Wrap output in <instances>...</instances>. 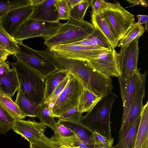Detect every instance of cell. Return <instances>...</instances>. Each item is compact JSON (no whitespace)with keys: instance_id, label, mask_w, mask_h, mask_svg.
Masks as SVG:
<instances>
[{"instance_id":"1","label":"cell","mask_w":148,"mask_h":148,"mask_svg":"<svg viewBox=\"0 0 148 148\" xmlns=\"http://www.w3.org/2000/svg\"><path fill=\"white\" fill-rule=\"evenodd\" d=\"M59 69H66L76 78L83 87L102 97L112 92L113 88L111 77L94 68L87 61L64 58L55 56Z\"/></svg>"},{"instance_id":"2","label":"cell","mask_w":148,"mask_h":148,"mask_svg":"<svg viewBox=\"0 0 148 148\" xmlns=\"http://www.w3.org/2000/svg\"><path fill=\"white\" fill-rule=\"evenodd\" d=\"M118 96L111 92L100 100L80 120L82 126L91 134L94 131L108 139L112 137L110 118L113 103Z\"/></svg>"},{"instance_id":"3","label":"cell","mask_w":148,"mask_h":148,"mask_svg":"<svg viewBox=\"0 0 148 148\" xmlns=\"http://www.w3.org/2000/svg\"><path fill=\"white\" fill-rule=\"evenodd\" d=\"M15 69L21 90L33 103L42 105L44 101L45 79L36 71L18 61L12 63Z\"/></svg>"},{"instance_id":"4","label":"cell","mask_w":148,"mask_h":148,"mask_svg":"<svg viewBox=\"0 0 148 148\" xmlns=\"http://www.w3.org/2000/svg\"><path fill=\"white\" fill-rule=\"evenodd\" d=\"M95 29L88 22L70 17L55 34L45 40L44 44L49 48L56 45L72 44L85 39Z\"/></svg>"},{"instance_id":"5","label":"cell","mask_w":148,"mask_h":148,"mask_svg":"<svg viewBox=\"0 0 148 148\" xmlns=\"http://www.w3.org/2000/svg\"><path fill=\"white\" fill-rule=\"evenodd\" d=\"M108 7L102 13L111 31L119 41L125 36L134 23V15L126 10L119 2H108Z\"/></svg>"},{"instance_id":"6","label":"cell","mask_w":148,"mask_h":148,"mask_svg":"<svg viewBox=\"0 0 148 148\" xmlns=\"http://www.w3.org/2000/svg\"><path fill=\"white\" fill-rule=\"evenodd\" d=\"M17 44L19 51L13 55L17 61L36 71L44 79L59 69L53 62L38 51L26 46L23 42Z\"/></svg>"},{"instance_id":"7","label":"cell","mask_w":148,"mask_h":148,"mask_svg":"<svg viewBox=\"0 0 148 148\" xmlns=\"http://www.w3.org/2000/svg\"><path fill=\"white\" fill-rule=\"evenodd\" d=\"M138 37L127 46L121 48L117 58L120 72L119 78L121 97L123 95L126 80L139 71L138 61L139 53Z\"/></svg>"},{"instance_id":"8","label":"cell","mask_w":148,"mask_h":148,"mask_svg":"<svg viewBox=\"0 0 148 148\" xmlns=\"http://www.w3.org/2000/svg\"><path fill=\"white\" fill-rule=\"evenodd\" d=\"M63 24L59 21L48 22L28 18L20 26L12 37L18 43L36 37H42L45 40L55 34Z\"/></svg>"},{"instance_id":"9","label":"cell","mask_w":148,"mask_h":148,"mask_svg":"<svg viewBox=\"0 0 148 148\" xmlns=\"http://www.w3.org/2000/svg\"><path fill=\"white\" fill-rule=\"evenodd\" d=\"M47 49L57 56L85 61L96 58L110 50L98 45H80L73 44L58 45Z\"/></svg>"},{"instance_id":"10","label":"cell","mask_w":148,"mask_h":148,"mask_svg":"<svg viewBox=\"0 0 148 148\" xmlns=\"http://www.w3.org/2000/svg\"><path fill=\"white\" fill-rule=\"evenodd\" d=\"M69 74L68 82L52 108V115L54 117L58 118L77 105L83 87L76 78Z\"/></svg>"},{"instance_id":"11","label":"cell","mask_w":148,"mask_h":148,"mask_svg":"<svg viewBox=\"0 0 148 148\" xmlns=\"http://www.w3.org/2000/svg\"><path fill=\"white\" fill-rule=\"evenodd\" d=\"M147 74L146 71L141 74L135 88L130 107L125 120L122 123L119 133L118 138L121 136L140 116L145 96V83Z\"/></svg>"},{"instance_id":"12","label":"cell","mask_w":148,"mask_h":148,"mask_svg":"<svg viewBox=\"0 0 148 148\" xmlns=\"http://www.w3.org/2000/svg\"><path fill=\"white\" fill-rule=\"evenodd\" d=\"M117 54L114 49H111L103 53L96 58L87 62L103 75L110 77H119L120 74Z\"/></svg>"},{"instance_id":"13","label":"cell","mask_w":148,"mask_h":148,"mask_svg":"<svg viewBox=\"0 0 148 148\" xmlns=\"http://www.w3.org/2000/svg\"><path fill=\"white\" fill-rule=\"evenodd\" d=\"M32 10L31 5L13 10L0 19V23L5 30L12 37L20 26L29 18Z\"/></svg>"},{"instance_id":"14","label":"cell","mask_w":148,"mask_h":148,"mask_svg":"<svg viewBox=\"0 0 148 148\" xmlns=\"http://www.w3.org/2000/svg\"><path fill=\"white\" fill-rule=\"evenodd\" d=\"M47 128L40 123L30 120L15 119L12 129L29 142L40 138Z\"/></svg>"},{"instance_id":"15","label":"cell","mask_w":148,"mask_h":148,"mask_svg":"<svg viewBox=\"0 0 148 148\" xmlns=\"http://www.w3.org/2000/svg\"><path fill=\"white\" fill-rule=\"evenodd\" d=\"M56 1L43 0L38 5L32 7V12L29 18L48 22L59 21L54 5Z\"/></svg>"},{"instance_id":"16","label":"cell","mask_w":148,"mask_h":148,"mask_svg":"<svg viewBox=\"0 0 148 148\" xmlns=\"http://www.w3.org/2000/svg\"><path fill=\"white\" fill-rule=\"evenodd\" d=\"M54 132L50 138L60 148H73L78 146L75 134L61 123L57 122Z\"/></svg>"},{"instance_id":"17","label":"cell","mask_w":148,"mask_h":148,"mask_svg":"<svg viewBox=\"0 0 148 148\" xmlns=\"http://www.w3.org/2000/svg\"><path fill=\"white\" fill-rule=\"evenodd\" d=\"M141 119L132 148H148V101L143 106Z\"/></svg>"},{"instance_id":"18","label":"cell","mask_w":148,"mask_h":148,"mask_svg":"<svg viewBox=\"0 0 148 148\" xmlns=\"http://www.w3.org/2000/svg\"><path fill=\"white\" fill-rule=\"evenodd\" d=\"M141 73L139 71L130 77L126 81L124 93L122 99L123 103V112L122 122L125 120L128 114L137 82Z\"/></svg>"},{"instance_id":"19","label":"cell","mask_w":148,"mask_h":148,"mask_svg":"<svg viewBox=\"0 0 148 148\" xmlns=\"http://www.w3.org/2000/svg\"><path fill=\"white\" fill-rule=\"evenodd\" d=\"M15 102L26 117H37L42 105L33 103L28 99L23 94L19 82Z\"/></svg>"},{"instance_id":"20","label":"cell","mask_w":148,"mask_h":148,"mask_svg":"<svg viewBox=\"0 0 148 148\" xmlns=\"http://www.w3.org/2000/svg\"><path fill=\"white\" fill-rule=\"evenodd\" d=\"M12 68L5 74L0 76V89L12 97L19 87V81L15 68Z\"/></svg>"},{"instance_id":"21","label":"cell","mask_w":148,"mask_h":148,"mask_svg":"<svg viewBox=\"0 0 148 148\" xmlns=\"http://www.w3.org/2000/svg\"><path fill=\"white\" fill-rule=\"evenodd\" d=\"M91 21L95 28L99 30L109 42L112 49H114L118 45L119 41L111 31L102 13H92Z\"/></svg>"},{"instance_id":"22","label":"cell","mask_w":148,"mask_h":148,"mask_svg":"<svg viewBox=\"0 0 148 148\" xmlns=\"http://www.w3.org/2000/svg\"><path fill=\"white\" fill-rule=\"evenodd\" d=\"M66 69H59L47 76L45 79L46 87L44 101L45 103L49 97L60 83L68 75Z\"/></svg>"},{"instance_id":"23","label":"cell","mask_w":148,"mask_h":148,"mask_svg":"<svg viewBox=\"0 0 148 148\" xmlns=\"http://www.w3.org/2000/svg\"><path fill=\"white\" fill-rule=\"evenodd\" d=\"M140 115L119 137L117 144L111 148H132L139 125Z\"/></svg>"},{"instance_id":"24","label":"cell","mask_w":148,"mask_h":148,"mask_svg":"<svg viewBox=\"0 0 148 148\" xmlns=\"http://www.w3.org/2000/svg\"><path fill=\"white\" fill-rule=\"evenodd\" d=\"M101 98L83 87L78 100V111L82 113L88 112Z\"/></svg>"},{"instance_id":"25","label":"cell","mask_w":148,"mask_h":148,"mask_svg":"<svg viewBox=\"0 0 148 148\" xmlns=\"http://www.w3.org/2000/svg\"><path fill=\"white\" fill-rule=\"evenodd\" d=\"M0 106L15 119H23L26 117L12 98L0 89Z\"/></svg>"},{"instance_id":"26","label":"cell","mask_w":148,"mask_h":148,"mask_svg":"<svg viewBox=\"0 0 148 148\" xmlns=\"http://www.w3.org/2000/svg\"><path fill=\"white\" fill-rule=\"evenodd\" d=\"M145 30L142 25L137 23H134L125 36L120 40L118 46L121 48L128 45L136 38L142 36Z\"/></svg>"},{"instance_id":"27","label":"cell","mask_w":148,"mask_h":148,"mask_svg":"<svg viewBox=\"0 0 148 148\" xmlns=\"http://www.w3.org/2000/svg\"><path fill=\"white\" fill-rule=\"evenodd\" d=\"M59 122L71 130L82 141L90 148H92L93 144L91 140L89 132L81 125H77L67 122L61 121Z\"/></svg>"},{"instance_id":"28","label":"cell","mask_w":148,"mask_h":148,"mask_svg":"<svg viewBox=\"0 0 148 148\" xmlns=\"http://www.w3.org/2000/svg\"><path fill=\"white\" fill-rule=\"evenodd\" d=\"M29 5L30 0H0V19L13 10Z\"/></svg>"},{"instance_id":"29","label":"cell","mask_w":148,"mask_h":148,"mask_svg":"<svg viewBox=\"0 0 148 148\" xmlns=\"http://www.w3.org/2000/svg\"><path fill=\"white\" fill-rule=\"evenodd\" d=\"M37 117L38 118L40 123L50 128L54 131L57 122L55 117L52 116V111L47 103H44L42 104Z\"/></svg>"},{"instance_id":"30","label":"cell","mask_w":148,"mask_h":148,"mask_svg":"<svg viewBox=\"0 0 148 148\" xmlns=\"http://www.w3.org/2000/svg\"><path fill=\"white\" fill-rule=\"evenodd\" d=\"M0 45L14 55L19 51L17 43L3 29L0 23Z\"/></svg>"},{"instance_id":"31","label":"cell","mask_w":148,"mask_h":148,"mask_svg":"<svg viewBox=\"0 0 148 148\" xmlns=\"http://www.w3.org/2000/svg\"><path fill=\"white\" fill-rule=\"evenodd\" d=\"M89 41L92 45H98L105 49H112L108 40L98 29L95 28L93 32L85 38Z\"/></svg>"},{"instance_id":"32","label":"cell","mask_w":148,"mask_h":148,"mask_svg":"<svg viewBox=\"0 0 148 148\" xmlns=\"http://www.w3.org/2000/svg\"><path fill=\"white\" fill-rule=\"evenodd\" d=\"M82 116V113L78 111L76 106L62 114L58 117V121H66L81 125L80 120Z\"/></svg>"},{"instance_id":"33","label":"cell","mask_w":148,"mask_h":148,"mask_svg":"<svg viewBox=\"0 0 148 148\" xmlns=\"http://www.w3.org/2000/svg\"><path fill=\"white\" fill-rule=\"evenodd\" d=\"M90 5L89 1L83 0L71 8L70 13V17L78 21L84 20V18L86 11Z\"/></svg>"},{"instance_id":"34","label":"cell","mask_w":148,"mask_h":148,"mask_svg":"<svg viewBox=\"0 0 148 148\" xmlns=\"http://www.w3.org/2000/svg\"><path fill=\"white\" fill-rule=\"evenodd\" d=\"M15 120L0 106V133L5 134L12 129Z\"/></svg>"},{"instance_id":"35","label":"cell","mask_w":148,"mask_h":148,"mask_svg":"<svg viewBox=\"0 0 148 148\" xmlns=\"http://www.w3.org/2000/svg\"><path fill=\"white\" fill-rule=\"evenodd\" d=\"M70 74L60 83L49 97L45 103H47L49 108L52 109L60 94L66 85L69 79Z\"/></svg>"},{"instance_id":"36","label":"cell","mask_w":148,"mask_h":148,"mask_svg":"<svg viewBox=\"0 0 148 148\" xmlns=\"http://www.w3.org/2000/svg\"><path fill=\"white\" fill-rule=\"evenodd\" d=\"M54 5L58 12L59 21L69 18L71 8L67 0H57Z\"/></svg>"},{"instance_id":"37","label":"cell","mask_w":148,"mask_h":148,"mask_svg":"<svg viewBox=\"0 0 148 148\" xmlns=\"http://www.w3.org/2000/svg\"><path fill=\"white\" fill-rule=\"evenodd\" d=\"M29 143L31 148H60L44 134L40 139L32 140Z\"/></svg>"},{"instance_id":"38","label":"cell","mask_w":148,"mask_h":148,"mask_svg":"<svg viewBox=\"0 0 148 148\" xmlns=\"http://www.w3.org/2000/svg\"><path fill=\"white\" fill-rule=\"evenodd\" d=\"M90 138L93 145H97L105 148H111L113 143L114 139H108L105 136L94 131L90 135Z\"/></svg>"},{"instance_id":"39","label":"cell","mask_w":148,"mask_h":148,"mask_svg":"<svg viewBox=\"0 0 148 148\" xmlns=\"http://www.w3.org/2000/svg\"><path fill=\"white\" fill-rule=\"evenodd\" d=\"M90 3L92 9V13H102L108 7V2L102 0H91Z\"/></svg>"},{"instance_id":"40","label":"cell","mask_w":148,"mask_h":148,"mask_svg":"<svg viewBox=\"0 0 148 148\" xmlns=\"http://www.w3.org/2000/svg\"><path fill=\"white\" fill-rule=\"evenodd\" d=\"M137 17L138 19V21L137 23L140 25L145 24V30L147 31L148 25V16L147 15L138 14L137 15Z\"/></svg>"},{"instance_id":"41","label":"cell","mask_w":148,"mask_h":148,"mask_svg":"<svg viewBox=\"0 0 148 148\" xmlns=\"http://www.w3.org/2000/svg\"><path fill=\"white\" fill-rule=\"evenodd\" d=\"M9 64L8 61H5L2 62L0 66V76L5 74L10 70Z\"/></svg>"},{"instance_id":"42","label":"cell","mask_w":148,"mask_h":148,"mask_svg":"<svg viewBox=\"0 0 148 148\" xmlns=\"http://www.w3.org/2000/svg\"><path fill=\"white\" fill-rule=\"evenodd\" d=\"M126 1L132 4V5L130 6V7L140 5L146 7L148 5L147 2L145 1L140 0H127Z\"/></svg>"},{"instance_id":"43","label":"cell","mask_w":148,"mask_h":148,"mask_svg":"<svg viewBox=\"0 0 148 148\" xmlns=\"http://www.w3.org/2000/svg\"><path fill=\"white\" fill-rule=\"evenodd\" d=\"M10 55V53L7 51L0 50V62L6 61Z\"/></svg>"},{"instance_id":"44","label":"cell","mask_w":148,"mask_h":148,"mask_svg":"<svg viewBox=\"0 0 148 148\" xmlns=\"http://www.w3.org/2000/svg\"><path fill=\"white\" fill-rule=\"evenodd\" d=\"M77 143L80 148H90L75 134Z\"/></svg>"},{"instance_id":"45","label":"cell","mask_w":148,"mask_h":148,"mask_svg":"<svg viewBox=\"0 0 148 148\" xmlns=\"http://www.w3.org/2000/svg\"><path fill=\"white\" fill-rule=\"evenodd\" d=\"M83 0H67V1L71 8L77 5Z\"/></svg>"},{"instance_id":"46","label":"cell","mask_w":148,"mask_h":148,"mask_svg":"<svg viewBox=\"0 0 148 148\" xmlns=\"http://www.w3.org/2000/svg\"><path fill=\"white\" fill-rule=\"evenodd\" d=\"M43 0H30L31 5L32 7L37 5L41 3Z\"/></svg>"},{"instance_id":"47","label":"cell","mask_w":148,"mask_h":148,"mask_svg":"<svg viewBox=\"0 0 148 148\" xmlns=\"http://www.w3.org/2000/svg\"><path fill=\"white\" fill-rule=\"evenodd\" d=\"M92 148H105L103 147L97 145H93Z\"/></svg>"},{"instance_id":"48","label":"cell","mask_w":148,"mask_h":148,"mask_svg":"<svg viewBox=\"0 0 148 148\" xmlns=\"http://www.w3.org/2000/svg\"><path fill=\"white\" fill-rule=\"evenodd\" d=\"M0 50H6L5 49L0 45ZM7 51V50H6Z\"/></svg>"},{"instance_id":"49","label":"cell","mask_w":148,"mask_h":148,"mask_svg":"<svg viewBox=\"0 0 148 148\" xmlns=\"http://www.w3.org/2000/svg\"><path fill=\"white\" fill-rule=\"evenodd\" d=\"M73 148H80L79 146H77L75 147H73Z\"/></svg>"},{"instance_id":"50","label":"cell","mask_w":148,"mask_h":148,"mask_svg":"<svg viewBox=\"0 0 148 148\" xmlns=\"http://www.w3.org/2000/svg\"><path fill=\"white\" fill-rule=\"evenodd\" d=\"M4 61H2V62H0V66L1 65V64H2V62H3Z\"/></svg>"},{"instance_id":"51","label":"cell","mask_w":148,"mask_h":148,"mask_svg":"<svg viewBox=\"0 0 148 148\" xmlns=\"http://www.w3.org/2000/svg\"><path fill=\"white\" fill-rule=\"evenodd\" d=\"M30 148H31L30 147Z\"/></svg>"}]
</instances>
